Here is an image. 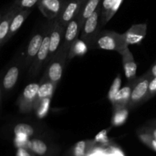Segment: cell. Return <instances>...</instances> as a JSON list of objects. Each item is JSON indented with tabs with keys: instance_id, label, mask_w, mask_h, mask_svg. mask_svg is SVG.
I'll return each mask as SVG.
<instances>
[{
	"instance_id": "3",
	"label": "cell",
	"mask_w": 156,
	"mask_h": 156,
	"mask_svg": "<svg viewBox=\"0 0 156 156\" xmlns=\"http://www.w3.org/2000/svg\"><path fill=\"white\" fill-rule=\"evenodd\" d=\"M152 76L146 73L141 77L136 78L131 91L130 99L127 108L133 109L139 106L140 104L147 101L149 85L152 79Z\"/></svg>"
},
{
	"instance_id": "32",
	"label": "cell",
	"mask_w": 156,
	"mask_h": 156,
	"mask_svg": "<svg viewBox=\"0 0 156 156\" xmlns=\"http://www.w3.org/2000/svg\"><path fill=\"white\" fill-rule=\"evenodd\" d=\"M1 17H2V15H0V19H1Z\"/></svg>"
},
{
	"instance_id": "5",
	"label": "cell",
	"mask_w": 156,
	"mask_h": 156,
	"mask_svg": "<svg viewBox=\"0 0 156 156\" xmlns=\"http://www.w3.org/2000/svg\"><path fill=\"white\" fill-rule=\"evenodd\" d=\"M39 88L40 83H30L24 88L17 100V105L21 113L28 114L33 111Z\"/></svg>"
},
{
	"instance_id": "12",
	"label": "cell",
	"mask_w": 156,
	"mask_h": 156,
	"mask_svg": "<svg viewBox=\"0 0 156 156\" xmlns=\"http://www.w3.org/2000/svg\"><path fill=\"white\" fill-rule=\"evenodd\" d=\"M147 33V24H136L131 26L126 32H125V37L128 45L140 44L143 41Z\"/></svg>"
},
{
	"instance_id": "4",
	"label": "cell",
	"mask_w": 156,
	"mask_h": 156,
	"mask_svg": "<svg viewBox=\"0 0 156 156\" xmlns=\"http://www.w3.org/2000/svg\"><path fill=\"white\" fill-rule=\"evenodd\" d=\"M101 15V5L98 7L95 12L91 15L84 23V25L81 30L80 38L88 47H92L94 41L98 34L100 18Z\"/></svg>"
},
{
	"instance_id": "29",
	"label": "cell",
	"mask_w": 156,
	"mask_h": 156,
	"mask_svg": "<svg viewBox=\"0 0 156 156\" xmlns=\"http://www.w3.org/2000/svg\"><path fill=\"white\" fill-rule=\"evenodd\" d=\"M147 73H149L152 77H155L156 76V62L153 64V66L151 67L150 69H149Z\"/></svg>"
},
{
	"instance_id": "17",
	"label": "cell",
	"mask_w": 156,
	"mask_h": 156,
	"mask_svg": "<svg viewBox=\"0 0 156 156\" xmlns=\"http://www.w3.org/2000/svg\"><path fill=\"white\" fill-rule=\"evenodd\" d=\"M56 87V85H55L54 84L52 83L50 81H45V82H41L36 101H35L34 108V111H37L38 108L40 107L43 101L51 98L53 92H54Z\"/></svg>"
},
{
	"instance_id": "18",
	"label": "cell",
	"mask_w": 156,
	"mask_h": 156,
	"mask_svg": "<svg viewBox=\"0 0 156 156\" xmlns=\"http://www.w3.org/2000/svg\"><path fill=\"white\" fill-rule=\"evenodd\" d=\"M30 12H31L30 9H21V10H19L15 14V15L12 18V22H11L10 28H9V34H8L7 39H6V42L9 41L11 39V37L19 30L20 27L22 26L23 23L29 16Z\"/></svg>"
},
{
	"instance_id": "10",
	"label": "cell",
	"mask_w": 156,
	"mask_h": 156,
	"mask_svg": "<svg viewBox=\"0 0 156 156\" xmlns=\"http://www.w3.org/2000/svg\"><path fill=\"white\" fill-rule=\"evenodd\" d=\"M135 80L129 82L127 85L123 87L121 89L118 90L114 94L112 100H111L114 111L127 108L128 104H129V99H130L131 91H132V88Z\"/></svg>"
},
{
	"instance_id": "33",
	"label": "cell",
	"mask_w": 156,
	"mask_h": 156,
	"mask_svg": "<svg viewBox=\"0 0 156 156\" xmlns=\"http://www.w3.org/2000/svg\"><path fill=\"white\" fill-rule=\"evenodd\" d=\"M155 62H156V61H155Z\"/></svg>"
},
{
	"instance_id": "8",
	"label": "cell",
	"mask_w": 156,
	"mask_h": 156,
	"mask_svg": "<svg viewBox=\"0 0 156 156\" xmlns=\"http://www.w3.org/2000/svg\"><path fill=\"white\" fill-rule=\"evenodd\" d=\"M85 0H66L59 16L56 18L59 24L64 27L74 19L80 11Z\"/></svg>"
},
{
	"instance_id": "20",
	"label": "cell",
	"mask_w": 156,
	"mask_h": 156,
	"mask_svg": "<svg viewBox=\"0 0 156 156\" xmlns=\"http://www.w3.org/2000/svg\"><path fill=\"white\" fill-rule=\"evenodd\" d=\"M116 1L117 0H103L101 4V24H105L108 22V16L112 10L113 7L115 5Z\"/></svg>"
},
{
	"instance_id": "28",
	"label": "cell",
	"mask_w": 156,
	"mask_h": 156,
	"mask_svg": "<svg viewBox=\"0 0 156 156\" xmlns=\"http://www.w3.org/2000/svg\"><path fill=\"white\" fill-rule=\"evenodd\" d=\"M147 133H149V135L152 136L154 139L156 140V126L154 127H149L147 128Z\"/></svg>"
},
{
	"instance_id": "19",
	"label": "cell",
	"mask_w": 156,
	"mask_h": 156,
	"mask_svg": "<svg viewBox=\"0 0 156 156\" xmlns=\"http://www.w3.org/2000/svg\"><path fill=\"white\" fill-rule=\"evenodd\" d=\"M20 74V68L18 66H11L6 72L2 82V87L3 90L8 91L12 90L16 85Z\"/></svg>"
},
{
	"instance_id": "13",
	"label": "cell",
	"mask_w": 156,
	"mask_h": 156,
	"mask_svg": "<svg viewBox=\"0 0 156 156\" xmlns=\"http://www.w3.org/2000/svg\"><path fill=\"white\" fill-rule=\"evenodd\" d=\"M123 61V69H124L125 76L127 79L128 82H133L136 79V71H137V65L134 59L133 55L129 50V47L123 50V53L120 54Z\"/></svg>"
},
{
	"instance_id": "6",
	"label": "cell",
	"mask_w": 156,
	"mask_h": 156,
	"mask_svg": "<svg viewBox=\"0 0 156 156\" xmlns=\"http://www.w3.org/2000/svg\"><path fill=\"white\" fill-rule=\"evenodd\" d=\"M66 27L59 24L56 19L52 24L50 33V47H49V55L47 58L48 63L59 52L64 40Z\"/></svg>"
},
{
	"instance_id": "14",
	"label": "cell",
	"mask_w": 156,
	"mask_h": 156,
	"mask_svg": "<svg viewBox=\"0 0 156 156\" xmlns=\"http://www.w3.org/2000/svg\"><path fill=\"white\" fill-rule=\"evenodd\" d=\"M44 40L43 34L37 33L30 40L26 50V56L24 59V66H29L31 65L34 59L36 57Z\"/></svg>"
},
{
	"instance_id": "22",
	"label": "cell",
	"mask_w": 156,
	"mask_h": 156,
	"mask_svg": "<svg viewBox=\"0 0 156 156\" xmlns=\"http://www.w3.org/2000/svg\"><path fill=\"white\" fill-rule=\"evenodd\" d=\"M14 133L15 136H24L29 137L34 133L33 126L27 123H18L14 128Z\"/></svg>"
},
{
	"instance_id": "7",
	"label": "cell",
	"mask_w": 156,
	"mask_h": 156,
	"mask_svg": "<svg viewBox=\"0 0 156 156\" xmlns=\"http://www.w3.org/2000/svg\"><path fill=\"white\" fill-rule=\"evenodd\" d=\"M51 26L48 28L45 34L44 35L42 44L37 54L36 57L34 59L29 69V73L31 77H34L39 73L44 63H47V58L49 55V47H50V33Z\"/></svg>"
},
{
	"instance_id": "31",
	"label": "cell",
	"mask_w": 156,
	"mask_h": 156,
	"mask_svg": "<svg viewBox=\"0 0 156 156\" xmlns=\"http://www.w3.org/2000/svg\"><path fill=\"white\" fill-rule=\"evenodd\" d=\"M152 124L154 125V126H156V120H154V121H152Z\"/></svg>"
},
{
	"instance_id": "9",
	"label": "cell",
	"mask_w": 156,
	"mask_h": 156,
	"mask_svg": "<svg viewBox=\"0 0 156 156\" xmlns=\"http://www.w3.org/2000/svg\"><path fill=\"white\" fill-rule=\"evenodd\" d=\"M66 0H39L37 6L41 13L50 20L59 16Z\"/></svg>"
},
{
	"instance_id": "21",
	"label": "cell",
	"mask_w": 156,
	"mask_h": 156,
	"mask_svg": "<svg viewBox=\"0 0 156 156\" xmlns=\"http://www.w3.org/2000/svg\"><path fill=\"white\" fill-rule=\"evenodd\" d=\"M27 146L30 149H31L34 152L39 155H43L47 152V146L45 143L40 140H32L30 141H27Z\"/></svg>"
},
{
	"instance_id": "15",
	"label": "cell",
	"mask_w": 156,
	"mask_h": 156,
	"mask_svg": "<svg viewBox=\"0 0 156 156\" xmlns=\"http://www.w3.org/2000/svg\"><path fill=\"white\" fill-rule=\"evenodd\" d=\"M18 11L19 9L11 7L5 14L2 15L0 19V48L6 43L12 20Z\"/></svg>"
},
{
	"instance_id": "24",
	"label": "cell",
	"mask_w": 156,
	"mask_h": 156,
	"mask_svg": "<svg viewBox=\"0 0 156 156\" xmlns=\"http://www.w3.org/2000/svg\"><path fill=\"white\" fill-rule=\"evenodd\" d=\"M156 95V76L152 77L151 79L149 85V89H148V95L147 101L150 99L151 98Z\"/></svg>"
},
{
	"instance_id": "27",
	"label": "cell",
	"mask_w": 156,
	"mask_h": 156,
	"mask_svg": "<svg viewBox=\"0 0 156 156\" xmlns=\"http://www.w3.org/2000/svg\"><path fill=\"white\" fill-rule=\"evenodd\" d=\"M17 156H30V154L23 148H19L17 152Z\"/></svg>"
},
{
	"instance_id": "1",
	"label": "cell",
	"mask_w": 156,
	"mask_h": 156,
	"mask_svg": "<svg viewBox=\"0 0 156 156\" xmlns=\"http://www.w3.org/2000/svg\"><path fill=\"white\" fill-rule=\"evenodd\" d=\"M124 34H119L115 31L99 32L94 41L92 47L105 50H113L121 54L128 47Z\"/></svg>"
},
{
	"instance_id": "25",
	"label": "cell",
	"mask_w": 156,
	"mask_h": 156,
	"mask_svg": "<svg viewBox=\"0 0 156 156\" xmlns=\"http://www.w3.org/2000/svg\"><path fill=\"white\" fill-rule=\"evenodd\" d=\"M85 142L81 141L76 144L74 149V153L76 156H82L85 149Z\"/></svg>"
},
{
	"instance_id": "26",
	"label": "cell",
	"mask_w": 156,
	"mask_h": 156,
	"mask_svg": "<svg viewBox=\"0 0 156 156\" xmlns=\"http://www.w3.org/2000/svg\"><path fill=\"white\" fill-rule=\"evenodd\" d=\"M123 1V0H117V1H116L115 5H114V6L113 7L112 10L111 11V12H110L109 16H108V20H111V18H112L114 15H115V13L117 12V11L118 10L119 8H120V6L121 5Z\"/></svg>"
},
{
	"instance_id": "2",
	"label": "cell",
	"mask_w": 156,
	"mask_h": 156,
	"mask_svg": "<svg viewBox=\"0 0 156 156\" xmlns=\"http://www.w3.org/2000/svg\"><path fill=\"white\" fill-rule=\"evenodd\" d=\"M69 50L61 46L57 54L48 62V66L43 76L41 82L50 81L55 85H57L63 73L66 59H68Z\"/></svg>"
},
{
	"instance_id": "11",
	"label": "cell",
	"mask_w": 156,
	"mask_h": 156,
	"mask_svg": "<svg viewBox=\"0 0 156 156\" xmlns=\"http://www.w3.org/2000/svg\"><path fill=\"white\" fill-rule=\"evenodd\" d=\"M80 32L81 28L79 26V20L77 19V18H75L66 27L65 35H64V40L62 47L70 51L72 46L76 44V41H78V37H79Z\"/></svg>"
},
{
	"instance_id": "30",
	"label": "cell",
	"mask_w": 156,
	"mask_h": 156,
	"mask_svg": "<svg viewBox=\"0 0 156 156\" xmlns=\"http://www.w3.org/2000/svg\"><path fill=\"white\" fill-rule=\"evenodd\" d=\"M2 99V85H0V101H1Z\"/></svg>"
},
{
	"instance_id": "16",
	"label": "cell",
	"mask_w": 156,
	"mask_h": 156,
	"mask_svg": "<svg viewBox=\"0 0 156 156\" xmlns=\"http://www.w3.org/2000/svg\"><path fill=\"white\" fill-rule=\"evenodd\" d=\"M101 0H85L76 18L79 20L81 30L87 18H89L101 5Z\"/></svg>"
},
{
	"instance_id": "23",
	"label": "cell",
	"mask_w": 156,
	"mask_h": 156,
	"mask_svg": "<svg viewBox=\"0 0 156 156\" xmlns=\"http://www.w3.org/2000/svg\"><path fill=\"white\" fill-rule=\"evenodd\" d=\"M39 0H15L11 7L19 9H30L32 7L37 4Z\"/></svg>"
}]
</instances>
